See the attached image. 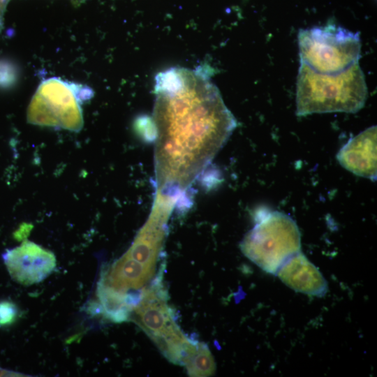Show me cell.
<instances>
[{"instance_id":"cell-8","label":"cell","mask_w":377,"mask_h":377,"mask_svg":"<svg viewBox=\"0 0 377 377\" xmlns=\"http://www.w3.org/2000/svg\"><path fill=\"white\" fill-rule=\"evenodd\" d=\"M376 126L351 138L338 151L340 165L357 176L376 180Z\"/></svg>"},{"instance_id":"cell-4","label":"cell","mask_w":377,"mask_h":377,"mask_svg":"<svg viewBox=\"0 0 377 377\" xmlns=\"http://www.w3.org/2000/svg\"><path fill=\"white\" fill-rule=\"evenodd\" d=\"M297 41L300 63L318 73L343 71L361 57L359 32L336 24L300 29Z\"/></svg>"},{"instance_id":"cell-9","label":"cell","mask_w":377,"mask_h":377,"mask_svg":"<svg viewBox=\"0 0 377 377\" xmlns=\"http://www.w3.org/2000/svg\"><path fill=\"white\" fill-rule=\"evenodd\" d=\"M276 275L292 290L309 296L323 297L328 291L322 273L302 251L288 259Z\"/></svg>"},{"instance_id":"cell-1","label":"cell","mask_w":377,"mask_h":377,"mask_svg":"<svg viewBox=\"0 0 377 377\" xmlns=\"http://www.w3.org/2000/svg\"><path fill=\"white\" fill-rule=\"evenodd\" d=\"M208 65L172 67L155 77L152 117L156 183L161 194L184 191L237 126Z\"/></svg>"},{"instance_id":"cell-12","label":"cell","mask_w":377,"mask_h":377,"mask_svg":"<svg viewBox=\"0 0 377 377\" xmlns=\"http://www.w3.org/2000/svg\"><path fill=\"white\" fill-rule=\"evenodd\" d=\"M190 376H209L214 374L216 364L206 344L191 341L187 345L182 360Z\"/></svg>"},{"instance_id":"cell-11","label":"cell","mask_w":377,"mask_h":377,"mask_svg":"<svg viewBox=\"0 0 377 377\" xmlns=\"http://www.w3.org/2000/svg\"><path fill=\"white\" fill-rule=\"evenodd\" d=\"M97 296L106 318L114 323L127 321L131 316V294L124 293L99 281Z\"/></svg>"},{"instance_id":"cell-13","label":"cell","mask_w":377,"mask_h":377,"mask_svg":"<svg viewBox=\"0 0 377 377\" xmlns=\"http://www.w3.org/2000/svg\"><path fill=\"white\" fill-rule=\"evenodd\" d=\"M18 76L15 65L6 59L0 60V87L8 89L13 86Z\"/></svg>"},{"instance_id":"cell-6","label":"cell","mask_w":377,"mask_h":377,"mask_svg":"<svg viewBox=\"0 0 377 377\" xmlns=\"http://www.w3.org/2000/svg\"><path fill=\"white\" fill-rule=\"evenodd\" d=\"M92 90L52 77L41 82L27 110L29 123L79 131L83 126L80 104L91 98Z\"/></svg>"},{"instance_id":"cell-16","label":"cell","mask_w":377,"mask_h":377,"mask_svg":"<svg viewBox=\"0 0 377 377\" xmlns=\"http://www.w3.org/2000/svg\"><path fill=\"white\" fill-rule=\"evenodd\" d=\"M7 0H0V3L6 2Z\"/></svg>"},{"instance_id":"cell-5","label":"cell","mask_w":377,"mask_h":377,"mask_svg":"<svg viewBox=\"0 0 377 377\" xmlns=\"http://www.w3.org/2000/svg\"><path fill=\"white\" fill-rule=\"evenodd\" d=\"M162 269L151 285L140 291V300L132 311L133 318L169 361L182 365L191 340L178 327L168 305Z\"/></svg>"},{"instance_id":"cell-7","label":"cell","mask_w":377,"mask_h":377,"mask_svg":"<svg viewBox=\"0 0 377 377\" xmlns=\"http://www.w3.org/2000/svg\"><path fill=\"white\" fill-rule=\"evenodd\" d=\"M2 258L12 279L25 286L42 281L57 264L52 251L27 239L20 246L7 250Z\"/></svg>"},{"instance_id":"cell-3","label":"cell","mask_w":377,"mask_h":377,"mask_svg":"<svg viewBox=\"0 0 377 377\" xmlns=\"http://www.w3.org/2000/svg\"><path fill=\"white\" fill-rule=\"evenodd\" d=\"M240 249L263 271L276 275L288 259L301 251V233L286 214L263 208L256 212L255 225L245 235Z\"/></svg>"},{"instance_id":"cell-15","label":"cell","mask_w":377,"mask_h":377,"mask_svg":"<svg viewBox=\"0 0 377 377\" xmlns=\"http://www.w3.org/2000/svg\"><path fill=\"white\" fill-rule=\"evenodd\" d=\"M32 225L27 223H22L13 233V237L17 241L25 240L30 234Z\"/></svg>"},{"instance_id":"cell-10","label":"cell","mask_w":377,"mask_h":377,"mask_svg":"<svg viewBox=\"0 0 377 377\" xmlns=\"http://www.w3.org/2000/svg\"><path fill=\"white\" fill-rule=\"evenodd\" d=\"M154 274L124 254L103 274L100 281L116 290L128 293L131 290L138 292L137 290L147 285Z\"/></svg>"},{"instance_id":"cell-2","label":"cell","mask_w":377,"mask_h":377,"mask_svg":"<svg viewBox=\"0 0 377 377\" xmlns=\"http://www.w3.org/2000/svg\"><path fill=\"white\" fill-rule=\"evenodd\" d=\"M368 89L359 63L332 74L320 73L300 63L296 82V114L356 113L366 103Z\"/></svg>"},{"instance_id":"cell-14","label":"cell","mask_w":377,"mask_h":377,"mask_svg":"<svg viewBox=\"0 0 377 377\" xmlns=\"http://www.w3.org/2000/svg\"><path fill=\"white\" fill-rule=\"evenodd\" d=\"M18 316L17 306L10 301L0 302V327L13 324Z\"/></svg>"}]
</instances>
